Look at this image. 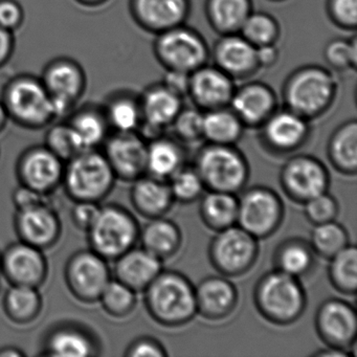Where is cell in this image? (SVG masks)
<instances>
[{
    "mask_svg": "<svg viewBox=\"0 0 357 357\" xmlns=\"http://www.w3.org/2000/svg\"><path fill=\"white\" fill-rule=\"evenodd\" d=\"M240 193L237 225L258 240L273 236L281 227L285 215L279 194L265 185H254Z\"/></svg>",
    "mask_w": 357,
    "mask_h": 357,
    "instance_id": "9",
    "label": "cell"
},
{
    "mask_svg": "<svg viewBox=\"0 0 357 357\" xmlns=\"http://www.w3.org/2000/svg\"><path fill=\"white\" fill-rule=\"evenodd\" d=\"M68 162L62 181L77 202H97L112 191L116 175L104 154L86 150Z\"/></svg>",
    "mask_w": 357,
    "mask_h": 357,
    "instance_id": "6",
    "label": "cell"
},
{
    "mask_svg": "<svg viewBox=\"0 0 357 357\" xmlns=\"http://www.w3.org/2000/svg\"><path fill=\"white\" fill-rule=\"evenodd\" d=\"M199 199L200 218L208 229L216 233L237 225V194L206 191Z\"/></svg>",
    "mask_w": 357,
    "mask_h": 357,
    "instance_id": "32",
    "label": "cell"
},
{
    "mask_svg": "<svg viewBox=\"0 0 357 357\" xmlns=\"http://www.w3.org/2000/svg\"><path fill=\"white\" fill-rule=\"evenodd\" d=\"M139 227L135 217L122 206L101 208L95 222L89 229L93 252L104 259H118L137 245Z\"/></svg>",
    "mask_w": 357,
    "mask_h": 357,
    "instance_id": "7",
    "label": "cell"
},
{
    "mask_svg": "<svg viewBox=\"0 0 357 357\" xmlns=\"http://www.w3.org/2000/svg\"><path fill=\"white\" fill-rule=\"evenodd\" d=\"M129 7L135 22L154 34L181 26L190 14V0H130Z\"/></svg>",
    "mask_w": 357,
    "mask_h": 357,
    "instance_id": "19",
    "label": "cell"
},
{
    "mask_svg": "<svg viewBox=\"0 0 357 357\" xmlns=\"http://www.w3.org/2000/svg\"><path fill=\"white\" fill-rule=\"evenodd\" d=\"M185 165V154L181 142L165 135L147 142L146 174L168 181Z\"/></svg>",
    "mask_w": 357,
    "mask_h": 357,
    "instance_id": "29",
    "label": "cell"
},
{
    "mask_svg": "<svg viewBox=\"0 0 357 357\" xmlns=\"http://www.w3.org/2000/svg\"><path fill=\"white\" fill-rule=\"evenodd\" d=\"M275 1H281V0H275Z\"/></svg>",
    "mask_w": 357,
    "mask_h": 357,
    "instance_id": "60",
    "label": "cell"
},
{
    "mask_svg": "<svg viewBox=\"0 0 357 357\" xmlns=\"http://www.w3.org/2000/svg\"><path fill=\"white\" fill-rule=\"evenodd\" d=\"M141 246L164 262L174 257L183 246V231L174 221L165 217L149 219L139 231Z\"/></svg>",
    "mask_w": 357,
    "mask_h": 357,
    "instance_id": "28",
    "label": "cell"
},
{
    "mask_svg": "<svg viewBox=\"0 0 357 357\" xmlns=\"http://www.w3.org/2000/svg\"><path fill=\"white\" fill-rule=\"evenodd\" d=\"M144 292L146 310L158 325L181 327L197 315L195 286L179 271L162 269Z\"/></svg>",
    "mask_w": 357,
    "mask_h": 357,
    "instance_id": "1",
    "label": "cell"
},
{
    "mask_svg": "<svg viewBox=\"0 0 357 357\" xmlns=\"http://www.w3.org/2000/svg\"><path fill=\"white\" fill-rule=\"evenodd\" d=\"M252 12V0H206V3L208 24L220 35L239 33Z\"/></svg>",
    "mask_w": 357,
    "mask_h": 357,
    "instance_id": "33",
    "label": "cell"
},
{
    "mask_svg": "<svg viewBox=\"0 0 357 357\" xmlns=\"http://www.w3.org/2000/svg\"><path fill=\"white\" fill-rule=\"evenodd\" d=\"M204 114L197 107H183L171 124L175 139L181 143H194L204 139Z\"/></svg>",
    "mask_w": 357,
    "mask_h": 357,
    "instance_id": "45",
    "label": "cell"
},
{
    "mask_svg": "<svg viewBox=\"0 0 357 357\" xmlns=\"http://www.w3.org/2000/svg\"><path fill=\"white\" fill-rule=\"evenodd\" d=\"M22 351L15 348H5L0 351V356H22Z\"/></svg>",
    "mask_w": 357,
    "mask_h": 357,
    "instance_id": "59",
    "label": "cell"
},
{
    "mask_svg": "<svg viewBox=\"0 0 357 357\" xmlns=\"http://www.w3.org/2000/svg\"><path fill=\"white\" fill-rule=\"evenodd\" d=\"M263 148L273 155H290L308 141L309 121L284 108L275 110L259 127Z\"/></svg>",
    "mask_w": 357,
    "mask_h": 357,
    "instance_id": "14",
    "label": "cell"
},
{
    "mask_svg": "<svg viewBox=\"0 0 357 357\" xmlns=\"http://www.w3.org/2000/svg\"><path fill=\"white\" fill-rule=\"evenodd\" d=\"M252 298L259 314L277 326L296 323L307 306L306 291L300 279L275 268L261 275Z\"/></svg>",
    "mask_w": 357,
    "mask_h": 357,
    "instance_id": "2",
    "label": "cell"
},
{
    "mask_svg": "<svg viewBox=\"0 0 357 357\" xmlns=\"http://www.w3.org/2000/svg\"><path fill=\"white\" fill-rule=\"evenodd\" d=\"M153 49L156 59L166 70L189 74L206 66L210 56L204 37L185 24L158 34Z\"/></svg>",
    "mask_w": 357,
    "mask_h": 357,
    "instance_id": "10",
    "label": "cell"
},
{
    "mask_svg": "<svg viewBox=\"0 0 357 357\" xmlns=\"http://www.w3.org/2000/svg\"><path fill=\"white\" fill-rule=\"evenodd\" d=\"M313 356L317 357H348L351 356L348 352L344 350H340V349L331 348V347H327L326 349H321V350L317 351L313 353Z\"/></svg>",
    "mask_w": 357,
    "mask_h": 357,
    "instance_id": "56",
    "label": "cell"
},
{
    "mask_svg": "<svg viewBox=\"0 0 357 357\" xmlns=\"http://www.w3.org/2000/svg\"><path fill=\"white\" fill-rule=\"evenodd\" d=\"M204 112V139L208 143L236 145L241 139L245 127L231 108Z\"/></svg>",
    "mask_w": 357,
    "mask_h": 357,
    "instance_id": "35",
    "label": "cell"
},
{
    "mask_svg": "<svg viewBox=\"0 0 357 357\" xmlns=\"http://www.w3.org/2000/svg\"><path fill=\"white\" fill-rule=\"evenodd\" d=\"M100 208L95 202H78L73 210V219L74 222L81 229L89 231L93 223L99 215Z\"/></svg>",
    "mask_w": 357,
    "mask_h": 357,
    "instance_id": "51",
    "label": "cell"
},
{
    "mask_svg": "<svg viewBox=\"0 0 357 357\" xmlns=\"http://www.w3.org/2000/svg\"><path fill=\"white\" fill-rule=\"evenodd\" d=\"M174 202L192 204L206 191L199 174L193 166L183 165L168 181Z\"/></svg>",
    "mask_w": 357,
    "mask_h": 357,
    "instance_id": "43",
    "label": "cell"
},
{
    "mask_svg": "<svg viewBox=\"0 0 357 357\" xmlns=\"http://www.w3.org/2000/svg\"><path fill=\"white\" fill-rule=\"evenodd\" d=\"M40 79L51 97L56 120L70 116L86 89L84 70L80 63L68 57L49 62Z\"/></svg>",
    "mask_w": 357,
    "mask_h": 357,
    "instance_id": "11",
    "label": "cell"
},
{
    "mask_svg": "<svg viewBox=\"0 0 357 357\" xmlns=\"http://www.w3.org/2000/svg\"><path fill=\"white\" fill-rule=\"evenodd\" d=\"M162 84L179 97H187L189 93L190 74L179 70H166Z\"/></svg>",
    "mask_w": 357,
    "mask_h": 357,
    "instance_id": "52",
    "label": "cell"
},
{
    "mask_svg": "<svg viewBox=\"0 0 357 357\" xmlns=\"http://www.w3.org/2000/svg\"><path fill=\"white\" fill-rule=\"evenodd\" d=\"M110 280L106 259L93 250L72 257L66 267V281L70 291L84 302L99 300Z\"/></svg>",
    "mask_w": 357,
    "mask_h": 357,
    "instance_id": "16",
    "label": "cell"
},
{
    "mask_svg": "<svg viewBox=\"0 0 357 357\" xmlns=\"http://www.w3.org/2000/svg\"><path fill=\"white\" fill-rule=\"evenodd\" d=\"M105 158L114 175L135 181L147 171V142L139 132H116L105 139Z\"/></svg>",
    "mask_w": 357,
    "mask_h": 357,
    "instance_id": "17",
    "label": "cell"
},
{
    "mask_svg": "<svg viewBox=\"0 0 357 357\" xmlns=\"http://www.w3.org/2000/svg\"><path fill=\"white\" fill-rule=\"evenodd\" d=\"M60 160H70L83 152L68 123L54 125L47 135V146Z\"/></svg>",
    "mask_w": 357,
    "mask_h": 357,
    "instance_id": "46",
    "label": "cell"
},
{
    "mask_svg": "<svg viewBox=\"0 0 357 357\" xmlns=\"http://www.w3.org/2000/svg\"><path fill=\"white\" fill-rule=\"evenodd\" d=\"M256 55L259 68H268L277 63L280 52L275 43H273L256 47Z\"/></svg>",
    "mask_w": 357,
    "mask_h": 357,
    "instance_id": "55",
    "label": "cell"
},
{
    "mask_svg": "<svg viewBox=\"0 0 357 357\" xmlns=\"http://www.w3.org/2000/svg\"><path fill=\"white\" fill-rule=\"evenodd\" d=\"M279 183L288 199L304 204L315 196L328 192L329 171L315 156L296 154L282 166Z\"/></svg>",
    "mask_w": 357,
    "mask_h": 357,
    "instance_id": "12",
    "label": "cell"
},
{
    "mask_svg": "<svg viewBox=\"0 0 357 357\" xmlns=\"http://www.w3.org/2000/svg\"><path fill=\"white\" fill-rule=\"evenodd\" d=\"M327 12L330 20L338 28L356 30L357 0H328Z\"/></svg>",
    "mask_w": 357,
    "mask_h": 357,
    "instance_id": "48",
    "label": "cell"
},
{
    "mask_svg": "<svg viewBox=\"0 0 357 357\" xmlns=\"http://www.w3.org/2000/svg\"><path fill=\"white\" fill-rule=\"evenodd\" d=\"M348 231L335 220L313 225L310 244L315 256L329 260L350 244Z\"/></svg>",
    "mask_w": 357,
    "mask_h": 357,
    "instance_id": "40",
    "label": "cell"
},
{
    "mask_svg": "<svg viewBox=\"0 0 357 357\" xmlns=\"http://www.w3.org/2000/svg\"><path fill=\"white\" fill-rule=\"evenodd\" d=\"M41 296L37 287L13 285L5 298V310L16 323H30L40 312Z\"/></svg>",
    "mask_w": 357,
    "mask_h": 357,
    "instance_id": "38",
    "label": "cell"
},
{
    "mask_svg": "<svg viewBox=\"0 0 357 357\" xmlns=\"http://www.w3.org/2000/svg\"><path fill=\"white\" fill-rule=\"evenodd\" d=\"M104 114L109 128L116 132H135L142 123L139 97L120 93L112 96L103 106Z\"/></svg>",
    "mask_w": 357,
    "mask_h": 357,
    "instance_id": "36",
    "label": "cell"
},
{
    "mask_svg": "<svg viewBox=\"0 0 357 357\" xmlns=\"http://www.w3.org/2000/svg\"><path fill=\"white\" fill-rule=\"evenodd\" d=\"M130 202L135 210L148 219L164 217L175 202L168 181L147 174L133 181Z\"/></svg>",
    "mask_w": 357,
    "mask_h": 357,
    "instance_id": "27",
    "label": "cell"
},
{
    "mask_svg": "<svg viewBox=\"0 0 357 357\" xmlns=\"http://www.w3.org/2000/svg\"><path fill=\"white\" fill-rule=\"evenodd\" d=\"M162 261L145 248H135L116 259V279L135 290L144 291L162 271Z\"/></svg>",
    "mask_w": 357,
    "mask_h": 357,
    "instance_id": "26",
    "label": "cell"
},
{
    "mask_svg": "<svg viewBox=\"0 0 357 357\" xmlns=\"http://www.w3.org/2000/svg\"><path fill=\"white\" fill-rule=\"evenodd\" d=\"M99 300L108 314L125 317L135 310L137 292L119 280H110Z\"/></svg>",
    "mask_w": 357,
    "mask_h": 357,
    "instance_id": "42",
    "label": "cell"
},
{
    "mask_svg": "<svg viewBox=\"0 0 357 357\" xmlns=\"http://www.w3.org/2000/svg\"><path fill=\"white\" fill-rule=\"evenodd\" d=\"M63 173L62 160L47 147L29 150L20 160L18 169L22 185L43 195L59 185Z\"/></svg>",
    "mask_w": 357,
    "mask_h": 357,
    "instance_id": "22",
    "label": "cell"
},
{
    "mask_svg": "<svg viewBox=\"0 0 357 357\" xmlns=\"http://www.w3.org/2000/svg\"><path fill=\"white\" fill-rule=\"evenodd\" d=\"M3 269L13 285L38 287L47 277V261L40 248L22 242L8 248Z\"/></svg>",
    "mask_w": 357,
    "mask_h": 357,
    "instance_id": "24",
    "label": "cell"
},
{
    "mask_svg": "<svg viewBox=\"0 0 357 357\" xmlns=\"http://www.w3.org/2000/svg\"><path fill=\"white\" fill-rule=\"evenodd\" d=\"M142 123L139 130L146 142L164 135L177 114L183 109V98L160 84L148 87L139 97Z\"/></svg>",
    "mask_w": 357,
    "mask_h": 357,
    "instance_id": "15",
    "label": "cell"
},
{
    "mask_svg": "<svg viewBox=\"0 0 357 357\" xmlns=\"http://www.w3.org/2000/svg\"><path fill=\"white\" fill-rule=\"evenodd\" d=\"M45 350L52 356L87 357L95 353V344L84 332L64 328L50 336Z\"/></svg>",
    "mask_w": 357,
    "mask_h": 357,
    "instance_id": "39",
    "label": "cell"
},
{
    "mask_svg": "<svg viewBox=\"0 0 357 357\" xmlns=\"http://www.w3.org/2000/svg\"><path fill=\"white\" fill-rule=\"evenodd\" d=\"M9 120L10 118L7 109H6L3 101L0 99V131H3L5 129L6 125H7Z\"/></svg>",
    "mask_w": 357,
    "mask_h": 357,
    "instance_id": "57",
    "label": "cell"
},
{
    "mask_svg": "<svg viewBox=\"0 0 357 357\" xmlns=\"http://www.w3.org/2000/svg\"><path fill=\"white\" fill-rule=\"evenodd\" d=\"M15 50L14 33L0 26V68H3L11 60Z\"/></svg>",
    "mask_w": 357,
    "mask_h": 357,
    "instance_id": "54",
    "label": "cell"
},
{
    "mask_svg": "<svg viewBox=\"0 0 357 357\" xmlns=\"http://www.w3.org/2000/svg\"><path fill=\"white\" fill-rule=\"evenodd\" d=\"M328 278L336 291L344 296H355L357 290V248L348 244L329 259Z\"/></svg>",
    "mask_w": 357,
    "mask_h": 357,
    "instance_id": "37",
    "label": "cell"
},
{
    "mask_svg": "<svg viewBox=\"0 0 357 357\" xmlns=\"http://www.w3.org/2000/svg\"><path fill=\"white\" fill-rule=\"evenodd\" d=\"M79 5L87 8H97L105 5L108 0H76Z\"/></svg>",
    "mask_w": 357,
    "mask_h": 357,
    "instance_id": "58",
    "label": "cell"
},
{
    "mask_svg": "<svg viewBox=\"0 0 357 357\" xmlns=\"http://www.w3.org/2000/svg\"><path fill=\"white\" fill-rule=\"evenodd\" d=\"M337 87L332 70L319 66H303L284 85L285 108L308 121L319 118L331 107Z\"/></svg>",
    "mask_w": 357,
    "mask_h": 357,
    "instance_id": "3",
    "label": "cell"
},
{
    "mask_svg": "<svg viewBox=\"0 0 357 357\" xmlns=\"http://www.w3.org/2000/svg\"><path fill=\"white\" fill-rule=\"evenodd\" d=\"M16 227L22 242L38 248L55 243L60 235L57 215L45 204L18 211Z\"/></svg>",
    "mask_w": 357,
    "mask_h": 357,
    "instance_id": "25",
    "label": "cell"
},
{
    "mask_svg": "<svg viewBox=\"0 0 357 357\" xmlns=\"http://www.w3.org/2000/svg\"><path fill=\"white\" fill-rule=\"evenodd\" d=\"M193 167L206 191L238 194L250 179L248 160L236 145L206 144L198 150Z\"/></svg>",
    "mask_w": 357,
    "mask_h": 357,
    "instance_id": "4",
    "label": "cell"
},
{
    "mask_svg": "<svg viewBox=\"0 0 357 357\" xmlns=\"http://www.w3.org/2000/svg\"><path fill=\"white\" fill-rule=\"evenodd\" d=\"M24 22V10L16 0H0V26L15 33Z\"/></svg>",
    "mask_w": 357,
    "mask_h": 357,
    "instance_id": "49",
    "label": "cell"
},
{
    "mask_svg": "<svg viewBox=\"0 0 357 357\" xmlns=\"http://www.w3.org/2000/svg\"><path fill=\"white\" fill-rule=\"evenodd\" d=\"M1 101L10 120L26 128H43L56 120L51 97L40 77L18 75L5 85Z\"/></svg>",
    "mask_w": 357,
    "mask_h": 357,
    "instance_id": "5",
    "label": "cell"
},
{
    "mask_svg": "<svg viewBox=\"0 0 357 357\" xmlns=\"http://www.w3.org/2000/svg\"><path fill=\"white\" fill-rule=\"evenodd\" d=\"M215 66L236 79H246L259 70L256 47L239 33L221 35L213 50Z\"/></svg>",
    "mask_w": 357,
    "mask_h": 357,
    "instance_id": "21",
    "label": "cell"
},
{
    "mask_svg": "<svg viewBox=\"0 0 357 357\" xmlns=\"http://www.w3.org/2000/svg\"><path fill=\"white\" fill-rule=\"evenodd\" d=\"M82 151L95 149L107 139L108 125L103 108L84 106L74 110L66 121Z\"/></svg>",
    "mask_w": 357,
    "mask_h": 357,
    "instance_id": "31",
    "label": "cell"
},
{
    "mask_svg": "<svg viewBox=\"0 0 357 357\" xmlns=\"http://www.w3.org/2000/svg\"><path fill=\"white\" fill-rule=\"evenodd\" d=\"M317 335L327 347L346 351L355 356L357 338V313L354 306L342 300L330 298L324 301L314 315Z\"/></svg>",
    "mask_w": 357,
    "mask_h": 357,
    "instance_id": "13",
    "label": "cell"
},
{
    "mask_svg": "<svg viewBox=\"0 0 357 357\" xmlns=\"http://www.w3.org/2000/svg\"><path fill=\"white\" fill-rule=\"evenodd\" d=\"M327 156L334 170L347 176L357 172V122L347 121L337 127L330 137Z\"/></svg>",
    "mask_w": 357,
    "mask_h": 357,
    "instance_id": "30",
    "label": "cell"
},
{
    "mask_svg": "<svg viewBox=\"0 0 357 357\" xmlns=\"http://www.w3.org/2000/svg\"><path fill=\"white\" fill-rule=\"evenodd\" d=\"M303 206H304L305 217L312 225L335 220L340 212L337 202L328 192L315 196Z\"/></svg>",
    "mask_w": 357,
    "mask_h": 357,
    "instance_id": "47",
    "label": "cell"
},
{
    "mask_svg": "<svg viewBox=\"0 0 357 357\" xmlns=\"http://www.w3.org/2000/svg\"><path fill=\"white\" fill-rule=\"evenodd\" d=\"M239 34L254 47L273 45L280 36L277 20L265 12H252L240 29Z\"/></svg>",
    "mask_w": 357,
    "mask_h": 357,
    "instance_id": "41",
    "label": "cell"
},
{
    "mask_svg": "<svg viewBox=\"0 0 357 357\" xmlns=\"http://www.w3.org/2000/svg\"><path fill=\"white\" fill-rule=\"evenodd\" d=\"M324 59L334 72L355 70L357 63L356 38H334L324 47Z\"/></svg>",
    "mask_w": 357,
    "mask_h": 357,
    "instance_id": "44",
    "label": "cell"
},
{
    "mask_svg": "<svg viewBox=\"0 0 357 357\" xmlns=\"http://www.w3.org/2000/svg\"><path fill=\"white\" fill-rule=\"evenodd\" d=\"M125 355L128 357H167L168 353L158 340L143 336L135 340L127 348Z\"/></svg>",
    "mask_w": 357,
    "mask_h": 357,
    "instance_id": "50",
    "label": "cell"
},
{
    "mask_svg": "<svg viewBox=\"0 0 357 357\" xmlns=\"http://www.w3.org/2000/svg\"><path fill=\"white\" fill-rule=\"evenodd\" d=\"M13 202L18 211L43 204V194L22 185L14 192Z\"/></svg>",
    "mask_w": 357,
    "mask_h": 357,
    "instance_id": "53",
    "label": "cell"
},
{
    "mask_svg": "<svg viewBox=\"0 0 357 357\" xmlns=\"http://www.w3.org/2000/svg\"><path fill=\"white\" fill-rule=\"evenodd\" d=\"M273 264L278 271L300 279L312 271L315 265V254L306 240L289 238L275 248Z\"/></svg>",
    "mask_w": 357,
    "mask_h": 357,
    "instance_id": "34",
    "label": "cell"
},
{
    "mask_svg": "<svg viewBox=\"0 0 357 357\" xmlns=\"http://www.w3.org/2000/svg\"><path fill=\"white\" fill-rule=\"evenodd\" d=\"M235 284L225 275H208L195 286L197 315L208 321H218L229 317L238 304Z\"/></svg>",
    "mask_w": 357,
    "mask_h": 357,
    "instance_id": "20",
    "label": "cell"
},
{
    "mask_svg": "<svg viewBox=\"0 0 357 357\" xmlns=\"http://www.w3.org/2000/svg\"><path fill=\"white\" fill-rule=\"evenodd\" d=\"M208 260L213 268L227 278L245 275L259 257V240L239 225L216 231L208 244Z\"/></svg>",
    "mask_w": 357,
    "mask_h": 357,
    "instance_id": "8",
    "label": "cell"
},
{
    "mask_svg": "<svg viewBox=\"0 0 357 357\" xmlns=\"http://www.w3.org/2000/svg\"><path fill=\"white\" fill-rule=\"evenodd\" d=\"M235 80L217 66H204L190 74L189 93L202 112L227 107L235 93Z\"/></svg>",
    "mask_w": 357,
    "mask_h": 357,
    "instance_id": "18",
    "label": "cell"
},
{
    "mask_svg": "<svg viewBox=\"0 0 357 357\" xmlns=\"http://www.w3.org/2000/svg\"><path fill=\"white\" fill-rule=\"evenodd\" d=\"M229 106L244 127L259 128L277 109V98L268 85L250 82L235 89Z\"/></svg>",
    "mask_w": 357,
    "mask_h": 357,
    "instance_id": "23",
    "label": "cell"
}]
</instances>
